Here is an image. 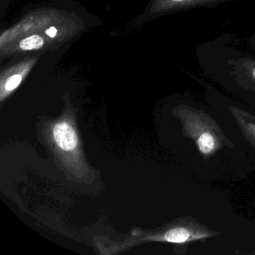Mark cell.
Here are the masks:
<instances>
[{"label": "cell", "mask_w": 255, "mask_h": 255, "mask_svg": "<svg viewBox=\"0 0 255 255\" xmlns=\"http://www.w3.org/2000/svg\"><path fill=\"white\" fill-rule=\"evenodd\" d=\"M173 114L180 121L183 136L195 142L205 160H209L225 147H234V143L225 135L219 124L204 110L181 105L174 110Z\"/></svg>", "instance_id": "obj_1"}, {"label": "cell", "mask_w": 255, "mask_h": 255, "mask_svg": "<svg viewBox=\"0 0 255 255\" xmlns=\"http://www.w3.org/2000/svg\"><path fill=\"white\" fill-rule=\"evenodd\" d=\"M221 235L219 231L210 229L192 216H183L171 221L162 228L149 233L142 241L161 242L175 245V254L184 255L189 245L197 241L204 242L207 239Z\"/></svg>", "instance_id": "obj_2"}, {"label": "cell", "mask_w": 255, "mask_h": 255, "mask_svg": "<svg viewBox=\"0 0 255 255\" xmlns=\"http://www.w3.org/2000/svg\"><path fill=\"white\" fill-rule=\"evenodd\" d=\"M49 141L62 162L70 169L81 171L83 162L80 138L71 118H62L51 124L48 132Z\"/></svg>", "instance_id": "obj_3"}, {"label": "cell", "mask_w": 255, "mask_h": 255, "mask_svg": "<svg viewBox=\"0 0 255 255\" xmlns=\"http://www.w3.org/2000/svg\"><path fill=\"white\" fill-rule=\"evenodd\" d=\"M243 136L255 149V116L234 106L228 107Z\"/></svg>", "instance_id": "obj_4"}, {"label": "cell", "mask_w": 255, "mask_h": 255, "mask_svg": "<svg viewBox=\"0 0 255 255\" xmlns=\"http://www.w3.org/2000/svg\"><path fill=\"white\" fill-rule=\"evenodd\" d=\"M44 45V40L39 35H32L24 38L20 42V48L23 50H38Z\"/></svg>", "instance_id": "obj_5"}, {"label": "cell", "mask_w": 255, "mask_h": 255, "mask_svg": "<svg viewBox=\"0 0 255 255\" xmlns=\"http://www.w3.org/2000/svg\"><path fill=\"white\" fill-rule=\"evenodd\" d=\"M21 80L22 77L19 75V74L13 75L12 77H10V78H8V80H7L5 86V90L8 91V92H11V91L14 90V89H15L16 88L20 85Z\"/></svg>", "instance_id": "obj_6"}, {"label": "cell", "mask_w": 255, "mask_h": 255, "mask_svg": "<svg viewBox=\"0 0 255 255\" xmlns=\"http://www.w3.org/2000/svg\"><path fill=\"white\" fill-rule=\"evenodd\" d=\"M56 33H57V30L55 27H50V29L46 31V34L51 38L56 36Z\"/></svg>", "instance_id": "obj_7"}, {"label": "cell", "mask_w": 255, "mask_h": 255, "mask_svg": "<svg viewBox=\"0 0 255 255\" xmlns=\"http://www.w3.org/2000/svg\"><path fill=\"white\" fill-rule=\"evenodd\" d=\"M250 74L251 76H252V79H253L255 82V64H253V65L251 66Z\"/></svg>", "instance_id": "obj_8"}]
</instances>
